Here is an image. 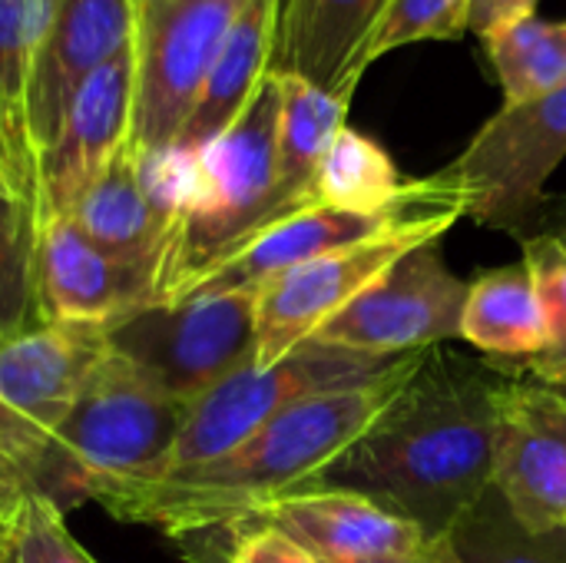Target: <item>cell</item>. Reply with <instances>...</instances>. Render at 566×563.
<instances>
[{
    "label": "cell",
    "mask_w": 566,
    "mask_h": 563,
    "mask_svg": "<svg viewBox=\"0 0 566 563\" xmlns=\"http://www.w3.org/2000/svg\"><path fill=\"white\" fill-rule=\"evenodd\" d=\"M517 375L448 345L428 348L315 488L358 491L418 524L428 541L448 538L494 488L497 411Z\"/></svg>",
    "instance_id": "1"
},
{
    "label": "cell",
    "mask_w": 566,
    "mask_h": 563,
    "mask_svg": "<svg viewBox=\"0 0 566 563\" xmlns=\"http://www.w3.org/2000/svg\"><path fill=\"white\" fill-rule=\"evenodd\" d=\"M424 352L408 355L371 385L315 395L285 408L216 461L106 491L96 504L126 524H149L176 541L239 531L275 501L315 488L415 375Z\"/></svg>",
    "instance_id": "2"
},
{
    "label": "cell",
    "mask_w": 566,
    "mask_h": 563,
    "mask_svg": "<svg viewBox=\"0 0 566 563\" xmlns=\"http://www.w3.org/2000/svg\"><path fill=\"white\" fill-rule=\"evenodd\" d=\"M189 408L133 362L106 352L36 458L30 484L63 514L106 491L149 484L166 475Z\"/></svg>",
    "instance_id": "3"
},
{
    "label": "cell",
    "mask_w": 566,
    "mask_h": 563,
    "mask_svg": "<svg viewBox=\"0 0 566 563\" xmlns=\"http://www.w3.org/2000/svg\"><path fill=\"white\" fill-rule=\"evenodd\" d=\"M176 156V153H172ZM182 186L159 302L179 299L259 229L285 219L279 202V83L269 73L239 119L182 159Z\"/></svg>",
    "instance_id": "4"
},
{
    "label": "cell",
    "mask_w": 566,
    "mask_h": 563,
    "mask_svg": "<svg viewBox=\"0 0 566 563\" xmlns=\"http://www.w3.org/2000/svg\"><path fill=\"white\" fill-rule=\"evenodd\" d=\"M405 358L408 355L381 358V355L348 352L308 338L269 368H259L252 362L235 375H229L212 392H206L189 408L186 428L176 441L166 475L216 461L235 445H242L249 435H255L265 421L282 415L285 408L315 395L371 385L391 375Z\"/></svg>",
    "instance_id": "5"
},
{
    "label": "cell",
    "mask_w": 566,
    "mask_h": 563,
    "mask_svg": "<svg viewBox=\"0 0 566 563\" xmlns=\"http://www.w3.org/2000/svg\"><path fill=\"white\" fill-rule=\"evenodd\" d=\"M109 352L133 362L166 395L196 405L255 362V292L153 302L106 329Z\"/></svg>",
    "instance_id": "6"
},
{
    "label": "cell",
    "mask_w": 566,
    "mask_h": 563,
    "mask_svg": "<svg viewBox=\"0 0 566 563\" xmlns=\"http://www.w3.org/2000/svg\"><path fill=\"white\" fill-rule=\"evenodd\" d=\"M245 3L249 0H136L129 143L139 156H163L176 146Z\"/></svg>",
    "instance_id": "7"
},
{
    "label": "cell",
    "mask_w": 566,
    "mask_h": 563,
    "mask_svg": "<svg viewBox=\"0 0 566 563\" xmlns=\"http://www.w3.org/2000/svg\"><path fill=\"white\" fill-rule=\"evenodd\" d=\"M566 159V83L547 96L504 106L491 116L468 149L441 169L468 199L478 226L521 232L537 219L544 186Z\"/></svg>",
    "instance_id": "8"
},
{
    "label": "cell",
    "mask_w": 566,
    "mask_h": 563,
    "mask_svg": "<svg viewBox=\"0 0 566 563\" xmlns=\"http://www.w3.org/2000/svg\"><path fill=\"white\" fill-rule=\"evenodd\" d=\"M464 209H441L421 219H411L398 229H388L375 239L325 252L298 269L282 272L255 292V365L269 368L302 342H308L335 312H342L358 292L381 279L401 256L411 249L441 239Z\"/></svg>",
    "instance_id": "9"
},
{
    "label": "cell",
    "mask_w": 566,
    "mask_h": 563,
    "mask_svg": "<svg viewBox=\"0 0 566 563\" xmlns=\"http://www.w3.org/2000/svg\"><path fill=\"white\" fill-rule=\"evenodd\" d=\"M106 352L103 325L40 322L0 342V461L27 484Z\"/></svg>",
    "instance_id": "10"
},
{
    "label": "cell",
    "mask_w": 566,
    "mask_h": 563,
    "mask_svg": "<svg viewBox=\"0 0 566 563\" xmlns=\"http://www.w3.org/2000/svg\"><path fill=\"white\" fill-rule=\"evenodd\" d=\"M468 289L471 285L448 269L441 239L424 242L335 312L312 342L381 358L448 345L461 335Z\"/></svg>",
    "instance_id": "11"
},
{
    "label": "cell",
    "mask_w": 566,
    "mask_h": 563,
    "mask_svg": "<svg viewBox=\"0 0 566 563\" xmlns=\"http://www.w3.org/2000/svg\"><path fill=\"white\" fill-rule=\"evenodd\" d=\"M494 488L527 531H566V398L527 375L501 398Z\"/></svg>",
    "instance_id": "12"
},
{
    "label": "cell",
    "mask_w": 566,
    "mask_h": 563,
    "mask_svg": "<svg viewBox=\"0 0 566 563\" xmlns=\"http://www.w3.org/2000/svg\"><path fill=\"white\" fill-rule=\"evenodd\" d=\"M136 0H56L33 53L27 83V126L40 156L56 139L80 86L133 43Z\"/></svg>",
    "instance_id": "13"
},
{
    "label": "cell",
    "mask_w": 566,
    "mask_h": 563,
    "mask_svg": "<svg viewBox=\"0 0 566 563\" xmlns=\"http://www.w3.org/2000/svg\"><path fill=\"white\" fill-rule=\"evenodd\" d=\"M136 56L133 43L103 63L73 96L63 126L36 163L40 226L70 216L80 196L96 183L109 159L129 143L133 133Z\"/></svg>",
    "instance_id": "14"
},
{
    "label": "cell",
    "mask_w": 566,
    "mask_h": 563,
    "mask_svg": "<svg viewBox=\"0 0 566 563\" xmlns=\"http://www.w3.org/2000/svg\"><path fill=\"white\" fill-rule=\"evenodd\" d=\"M159 299L156 275L106 256L70 216L46 219L36 236V302L43 322L103 325Z\"/></svg>",
    "instance_id": "15"
},
{
    "label": "cell",
    "mask_w": 566,
    "mask_h": 563,
    "mask_svg": "<svg viewBox=\"0 0 566 563\" xmlns=\"http://www.w3.org/2000/svg\"><path fill=\"white\" fill-rule=\"evenodd\" d=\"M391 0H279L269 73L302 76L352 100Z\"/></svg>",
    "instance_id": "16"
},
{
    "label": "cell",
    "mask_w": 566,
    "mask_h": 563,
    "mask_svg": "<svg viewBox=\"0 0 566 563\" xmlns=\"http://www.w3.org/2000/svg\"><path fill=\"white\" fill-rule=\"evenodd\" d=\"M252 524L289 534L322 563L418 557L428 544L418 524L391 514L358 491L342 488H308L289 494L245 528Z\"/></svg>",
    "instance_id": "17"
},
{
    "label": "cell",
    "mask_w": 566,
    "mask_h": 563,
    "mask_svg": "<svg viewBox=\"0 0 566 563\" xmlns=\"http://www.w3.org/2000/svg\"><path fill=\"white\" fill-rule=\"evenodd\" d=\"M70 219L106 256L153 272L159 289V272L169 252L176 216L146 186L143 163L133 143H126L109 159V166L70 209Z\"/></svg>",
    "instance_id": "18"
},
{
    "label": "cell",
    "mask_w": 566,
    "mask_h": 563,
    "mask_svg": "<svg viewBox=\"0 0 566 563\" xmlns=\"http://www.w3.org/2000/svg\"><path fill=\"white\" fill-rule=\"evenodd\" d=\"M275 20H279V0H249L242 7L169 153L189 159L239 119V113L249 106V100L259 93V86L269 76Z\"/></svg>",
    "instance_id": "19"
},
{
    "label": "cell",
    "mask_w": 566,
    "mask_h": 563,
    "mask_svg": "<svg viewBox=\"0 0 566 563\" xmlns=\"http://www.w3.org/2000/svg\"><path fill=\"white\" fill-rule=\"evenodd\" d=\"M56 0H0V186L33 206L40 222L36 153L27 126L33 53Z\"/></svg>",
    "instance_id": "20"
},
{
    "label": "cell",
    "mask_w": 566,
    "mask_h": 563,
    "mask_svg": "<svg viewBox=\"0 0 566 563\" xmlns=\"http://www.w3.org/2000/svg\"><path fill=\"white\" fill-rule=\"evenodd\" d=\"M458 338L488 362L527 372L547 345V325L527 262L484 272L471 282Z\"/></svg>",
    "instance_id": "21"
},
{
    "label": "cell",
    "mask_w": 566,
    "mask_h": 563,
    "mask_svg": "<svg viewBox=\"0 0 566 563\" xmlns=\"http://www.w3.org/2000/svg\"><path fill=\"white\" fill-rule=\"evenodd\" d=\"M279 83V202L285 216L312 209L315 173L335 136L348 126L352 100L302 76L272 73Z\"/></svg>",
    "instance_id": "22"
},
{
    "label": "cell",
    "mask_w": 566,
    "mask_h": 563,
    "mask_svg": "<svg viewBox=\"0 0 566 563\" xmlns=\"http://www.w3.org/2000/svg\"><path fill=\"white\" fill-rule=\"evenodd\" d=\"M405 189L408 179H401L388 149L345 126L315 173L312 202L345 212H385L405 196Z\"/></svg>",
    "instance_id": "23"
},
{
    "label": "cell",
    "mask_w": 566,
    "mask_h": 563,
    "mask_svg": "<svg viewBox=\"0 0 566 563\" xmlns=\"http://www.w3.org/2000/svg\"><path fill=\"white\" fill-rule=\"evenodd\" d=\"M504 106H524L566 83V20L524 17L484 37Z\"/></svg>",
    "instance_id": "24"
},
{
    "label": "cell",
    "mask_w": 566,
    "mask_h": 563,
    "mask_svg": "<svg viewBox=\"0 0 566 563\" xmlns=\"http://www.w3.org/2000/svg\"><path fill=\"white\" fill-rule=\"evenodd\" d=\"M448 538L461 563H566V531H527L497 488H491Z\"/></svg>",
    "instance_id": "25"
},
{
    "label": "cell",
    "mask_w": 566,
    "mask_h": 563,
    "mask_svg": "<svg viewBox=\"0 0 566 563\" xmlns=\"http://www.w3.org/2000/svg\"><path fill=\"white\" fill-rule=\"evenodd\" d=\"M33 206L0 186V342L40 325Z\"/></svg>",
    "instance_id": "26"
},
{
    "label": "cell",
    "mask_w": 566,
    "mask_h": 563,
    "mask_svg": "<svg viewBox=\"0 0 566 563\" xmlns=\"http://www.w3.org/2000/svg\"><path fill=\"white\" fill-rule=\"evenodd\" d=\"M0 563H96L70 534L63 511L33 484L0 501Z\"/></svg>",
    "instance_id": "27"
},
{
    "label": "cell",
    "mask_w": 566,
    "mask_h": 563,
    "mask_svg": "<svg viewBox=\"0 0 566 563\" xmlns=\"http://www.w3.org/2000/svg\"><path fill=\"white\" fill-rule=\"evenodd\" d=\"M524 262L534 275L547 325V345L527 365V378L541 385H560L566 382V249L554 236L534 232L524 236Z\"/></svg>",
    "instance_id": "28"
},
{
    "label": "cell",
    "mask_w": 566,
    "mask_h": 563,
    "mask_svg": "<svg viewBox=\"0 0 566 563\" xmlns=\"http://www.w3.org/2000/svg\"><path fill=\"white\" fill-rule=\"evenodd\" d=\"M468 13L471 0H391L371 40L368 60L375 63L391 50L424 40H458L468 33Z\"/></svg>",
    "instance_id": "29"
},
{
    "label": "cell",
    "mask_w": 566,
    "mask_h": 563,
    "mask_svg": "<svg viewBox=\"0 0 566 563\" xmlns=\"http://www.w3.org/2000/svg\"><path fill=\"white\" fill-rule=\"evenodd\" d=\"M226 563H322L312 557L298 541L275 528H242L232 534V548Z\"/></svg>",
    "instance_id": "30"
},
{
    "label": "cell",
    "mask_w": 566,
    "mask_h": 563,
    "mask_svg": "<svg viewBox=\"0 0 566 563\" xmlns=\"http://www.w3.org/2000/svg\"><path fill=\"white\" fill-rule=\"evenodd\" d=\"M541 0H471V13H468V33L488 37L514 20L534 17Z\"/></svg>",
    "instance_id": "31"
},
{
    "label": "cell",
    "mask_w": 566,
    "mask_h": 563,
    "mask_svg": "<svg viewBox=\"0 0 566 563\" xmlns=\"http://www.w3.org/2000/svg\"><path fill=\"white\" fill-rule=\"evenodd\" d=\"M418 563H461V557H458V551H454L451 538H434V541H428V544H424V551H421Z\"/></svg>",
    "instance_id": "32"
},
{
    "label": "cell",
    "mask_w": 566,
    "mask_h": 563,
    "mask_svg": "<svg viewBox=\"0 0 566 563\" xmlns=\"http://www.w3.org/2000/svg\"><path fill=\"white\" fill-rule=\"evenodd\" d=\"M541 232H547V236H554L560 246L566 249V196L564 199H557V206L547 212V222H544V229Z\"/></svg>",
    "instance_id": "33"
},
{
    "label": "cell",
    "mask_w": 566,
    "mask_h": 563,
    "mask_svg": "<svg viewBox=\"0 0 566 563\" xmlns=\"http://www.w3.org/2000/svg\"><path fill=\"white\" fill-rule=\"evenodd\" d=\"M23 484H27V481H23V478H20V475H17L10 465H3V461H0V501L13 498V494L23 488Z\"/></svg>",
    "instance_id": "34"
},
{
    "label": "cell",
    "mask_w": 566,
    "mask_h": 563,
    "mask_svg": "<svg viewBox=\"0 0 566 563\" xmlns=\"http://www.w3.org/2000/svg\"><path fill=\"white\" fill-rule=\"evenodd\" d=\"M421 557V554H418ZM418 557H378V561H345V563H418Z\"/></svg>",
    "instance_id": "35"
},
{
    "label": "cell",
    "mask_w": 566,
    "mask_h": 563,
    "mask_svg": "<svg viewBox=\"0 0 566 563\" xmlns=\"http://www.w3.org/2000/svg\"><path fill=\"white\" fill-rule=\"evenodd\" d=\"M547 388H554L557 395H564V398H566V382H560V385H547Z\"/></svg>",
    "instance_id": "36"
}]
</instances>
